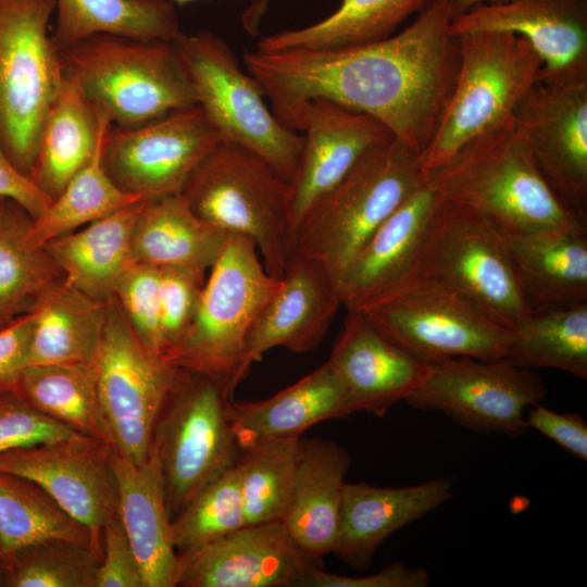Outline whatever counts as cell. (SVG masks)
Returning a JSON list of instances; mask_svg holds the SVG:
<instances>
[{
    "mask_svg": "<svg viewBox=\"0 0 587 587\" xmlns=\"http://www.w3.org/2000/svg\"><path fill=\"white\" fill-rule=\"evenodd\" d=\"M452 16L450 0H434L403 30L376 42L335 50H254L242 59L284 126L298 132L302 107L325 99L377 120L422 153L458 74Z\"/></svg>",
    "mask_w": 587,
    "mask_h": 587,
    "instance_id": "obj_1",
    "label": "cell"
},
{
    "mask_svg": "<svg viewBox=\"0 0 587 587\" xmlns=\"http://www.w3.org/2000/svg\"><path fill=\"white\" fill-rule=\"evenodd\" d=\"M427 177L441 202L475 210L503 232L586 228L547 183L512 118L466 142Z\"/></svg>",
    "mask_w": 587,
    "mask_h": 587,
    "instance_id": "obj_2",
    "label": "cell"
},
{
    "mask_svg": "<svg viewBox=\"0 0 587 587\" xmlns=\"http://www.w3.org/2000/svg\"><path fill=\"white\" fill-rule=\"evenodd\" d=\"M59 53L64 77L113 126H140L197 104L174 41L97 34Z\"/></svg>",
    "mask_w": 587,
    "mask_h": 587,
    "instance_id": "obj_3",
    "label": "cell"
},
{
    "mask_svg": "<svg viewBox=\"0 0 587 587\" xmlns=\"http://www.w3.org/2000/svg\"><path fill=\"white\" fill-rule=\"evenodd\" d=\"M421 154L396 137L364 154L305 212L292 251L321 262L337 279L374 232L426 182Z\"/></svg>",
    "mask_w": 587,
    "mask_h": 587,
    "instance_id": "obj_4",
    "label": "cell"
},
{
    "mask_svg": "<svg viewBox=\"0 0 587 587\" xmlns=\"http://www.w3.org/2000/svg\"><path fill=\"white\" fill-rule=\"evenodd\" d=\"M210 270L189 327L163 358L176 369L212 379L233 397L249 373V332L280 278L268 274L253 241L239 234L228 235Z\"/></svg>",
    "mask_w": 587,
    "mask_h": 587,
    "instance_id": "obj_5",
    "label": "cell"
},
{
    "mask_svg": "<svg viewBox=\"0 0 587 587\" xmlns=\"http://www.w3.org/2000/svg\"><path fill=\"white\" fill-rule=\"evenodd\" d=\"M180 193L201 218L252 240L268 274L283 276L292 251L291 187L264 159L220 139Z\"/></svg>",
    "mask_w": 587,
    "mask_h": 587,
    "instance_id": "obj_6",
    "label": "cell"
},
{
    "mask_svg": "<svg viewBox=\"0 0 587 587\" xmlns=\"http://www.w3.org/2000/svg\"><path fill=\"white\" fill-rule=\"evenodd\" d=\"M455 37L458 74L435 134L421 154L426 172L444 165L473 138L509 122L542 68L539 55L519 35L484 30Z\"/></svg>",
    "mask_w": 587,
    "mask_h": 587,
    "instance_id": "obj_7",
    "label": "cell"
},
{
    "mask_svg": "<svg viewBox=\"0 0 587 587\" xmlns=\"http://www.w3.org/2000/svg\"><path fill=\"white\" fill-rule=\"evenodd\" d=\"M54 10L55 0H0V142L29 178L43 121L65 79L48 35Z\"/></svg>",
    "mask_w": 587,
    "mask_h": 587,
    "instance_id": "obj_8",
    "label": "cell"
},
{
    "mask_svg": "<svg viewBox=\"0 0 587 587\" xmlns=\"http://www.w3.org/2000/svg\"><path fill=\"white\" fill-rule=\"evenodd\" d=\"M416 274L463 295L513 333L522 329L532 315L502 229L470 208L440 201L419 255Z\"/></svg>",
    "mask_w": 587,
    "mask_h": 587,
    "instance_id": "obj_9",
    "label": "cell"
},
{
    "mask_svg": "<svg viewBox=\"0 0 587 587\" xmlns=\"http://www.w3.org/2000/svg\"><path fill=\"white\" fill-rule=\"evenodd\" d=\"M174 43L191 78L197 104L221 138L260 155L290 183L303 135L274 116L261 85L240 68L228 45L209 30L180 33Z\"/></svg>",
    "mask_w": 587,
    "mask_h": 587,
    "instance_id": "obj_10",
    "label": "cell"
},
{
    "mask_svg": "<svg viewBox=\"0 0 587 587\" xmlns=\"http://www.w3.org/2000/svg\"><path fill=\"white\" fill-rule=\"evenodd\" d=\"M359 311L425 364L458 357L503 360L514 336L463 295L417 274Z\"/></svg>",
    "mask_w": 587,
    "mask_h": 587,
    "instance_id": "obj_11",
    "label": "cell"
},
{
    "mask_svg": "<svg viewBox=\"0 0 587 587\" xmlns=\"http://www.w3.org/2000/svg\"><path fill=\"white\" fill-rule=\"evenodd\" d=\"M229 399L212 379L177 370L152 439L171 521L238 461L240 449L227 414Z\"/></svg>",
    "mask_w": 587,
    "mask_h": 587,
    "instance_id": "obj_12",
    "label": "cell"
},
{
    "mask_svg": "<svg viewBox=\"0 0 587 587\" xmlns=\"http://www.w3.org/2000/svg\"><path fill=\"white\" fill-rule=\"evenodd\" d=\"M96 370L112 448L141 464L150 453L154 427L178 369L141 342L114 297L107 303Z\"/></svg>",
    "mask_w": 587,
    "mask_h": 587,
    "instance_id": "obj_13",
    "label": "cell"
},
{
    "mask_svg": "<svg viewBox=\"0 0 587 587\" xmlns=\"http://www.w3.org/2000/svg\"><path fill=\"white\" fill-rule=\"evenodd\" d=\"M546 394L542 378L530 370L503 360L458 357L426 364L405 402L441 412L476 433L519 437L529 429L526 410Z\"/></svg>",
    "mask_w": 587,
    "mask_h": 587,
    "instance_id": "obj_14",
    "label": "cell"
},
{
    "mask_svg": "<svg viewBox=\"0 0 587 587\" xmlns=\"http://www.w3.org/2000/svg\"><path fill=\"white\" fill-rule=\"evenodd\" d=\"M222 139L200 105L150 123L111 127L103 165L116 186L143 200L179 193L188 177Z\"/></svg>",
    "mask_w": 587,
    "mask_h": 587,
    "instance_id": "obj_15",
    "label": "cell"
},
{
    "mask_svg": "<svg viewBox=\"0 0 587 587\" xmlns=\"http://www.w3.org/2000/svg\"><path fill=\"white\" fill-rule=\"evenodd\" d=\"M512 123L547 183L587 223V75L539 77Z\"/></svg>",
    "mask_w": 587,
    "mask_h": 587,
    "instance_id": "obj_16",
    "label": "cell"
},
{
    "mask_svg": "<svg viewBox=\"0 0 587 587\" xmlns=\"http://www.w3.org/2000/svg\"><path fill=\"white\" fill-rule=\"evenodd\" d=\"M112 447L91 436L11 449L0 454V472L33 480L90 532L102 557L104 524L118 513Z\"/></svg>",
    "mask_w": 587,
    "mask_h": 587,
    "instance_id": "obj_17",
    "label": "cell"
},
{
    "mask_svg": "<svg viewBox=\"0 0 587 587\" xmlns=\"http://www.w3.org/2000/svg\"><path fill=\"white\" fill-rule=\"evenodd\" d=\"M320 565L282 521L245 525L197 549L178 553L176 586L305 587Z\"/></svg>",
    "mask_w": 587,
    "mask_h": 587,
    "instance_id": "obj_18",
    "label": "cell"
},
{
    "mask_svg": "<svg viewBox=\"0 0 587 587\" xmlns=\"http://www.w3.org/2000/svg\"><path fill=\"white\" fill-rule=\"evenodd\" d=\"M450 34L507 32L521 36L542 61L539 77L587 75V0H504L452 16Z\"/></svg>",
    "mask_w": 587,
    "mask_h": 587,
    "instance_id": "obj_19",
    "label": "cell"
},
{
    "mask_svg": "<svg viewBox=\"0 0 587 587\" xmlns=\"http://www.w3.org/2000/svg\"><path fill=\"white\" fill-rule=\"evenodd\" d=\"M303 142L291 187L294 233L311 205L369 151L394 138L377 120L325 99L307 102L298 116Z\"/></svg>",
    "mask_w": 587,
    "mask_h": 587,
    "instance_id": "obj_20",
    "label": "cell"
},
{
    "mask_svg": "<svg viewBox=\"0 0 587 587\" xmlns=\"http://www.w3.org/2000/svg\"><path fill=\"white\" fill-rule=\"evenodd\" d=\"M342 307L336 279L319 261L291 252L280 286L257 316L247 339L248 371L273 348L307 353L325 338Z\"/></svg>",
    "mask_w": 587,
    "mask_h": 587,
    "instance_id": "obj_21",
    "label": "cell"
},
{
    "mask_svg": "<svg viewBox=\"0 0 587 587\" xmlns=\"http://www.w3.org/2000/svg\"><path fill=\"white\" fill-rule=\"evenodd\" d=\"M439 203L427 177L374 232L336 279L346 310H363L416 275L419 255Z\"/></svg>",
    "mask_w": 587,
    "mask_h": 587,
    "instance_id": "obj_22",
    "label": "cell"
},
{
    "mask_svg": "<svg viewBox=\"0 0 587 587\" xmlns=\"http://www.w3.org/2000/svg\"><path fill=\"white\" fill-rule=\"evenodd\" d=\"M326 363L345 387L354 413L365 411L378 417L411 396L426 367L359 310H347Z\"/></svg>",
    "mask_w": 587,
    "mask_h": 587,
    "instance_id": "obj_23",
    "label": "cell"
},
{
    "mask_svg": "<svg viewBox=\"0 0 587 587\" xmlns=\"http://www.w3.org/2000/svg\"><path fill=\"white\" fill-rule=\"evenodd\" d=\"M452 480L444 477L403 487L346 483L332 553L364 571L392 534L445 504L452 498Z\"/></svg>",
    "mask_w": 587,
    "mask_h": 587,
    "instance_id": "obj_24",
    "label": "cell"
},
{
    "mask_svg": "<svg viewBox=\"0 0 587 587\" xmlns=\"http://www.w3.org/2000/svg\"><path fill=\"white\" fill-rule=\"evenodd\" d=\"M118 516L137 559L143 587H175L178 553L171 534V516L161 462L151 445L148 459L135 464L112 448Z\"/></svg>",
    "mask_w": 587,
    "mask_h": 587,
    "instance_id": "obj_25",
    "label": "cell"
},
{
    "mask_svg": "<svg viewBox=\"0 0 587 587\" xmlns=\"http://www.w3.org/2000/svg\"><path fill=\"white\" fill-rule=\"evenodd\" d=\"M349 466V453L338 444L299 438L294 486L282 522L315 559L334 550Z\"/></svg>",
    "mask_w": 587,
    "mask_h": 587,
    "instance_id": "obj_26",
    "label": "cell"
},
{
    "mask_svg": "<svg viewBox=\"0 0 587 587\" xmlns=\"http://www.w3.org/2000/svg\"><path fill=\"white\" fill-rule=\"evenodd\" d=\"M353 413L345 387L326 362L270 398L227 403L239 449L261 438L301 437L320 422Z\"/></svg>",
    "mask_w": 587,
    "mask_h": 587,
    "instance_id": "obj_27",
    "label": "cell"
},
{
    "mask_svg": "<svg viewBox=\"0 0 587 587\" xmlns=\"http://www.w3.org/2000/svg\"><path fill=\"white\" fill-rule=\"evenodd\" d=\"M586 233V228L503 232L520 286L532 311L587 301Z\"/></svg>",
    "mask_w": 587,
    "mask_h": 587,
    "instance_id": "obj_28",
    "label": "cell"
},
{
    "mask_svg": "<svg viewBox=\"0 0 587 587\" xmlns=\"http://www.w3.org/2000/svg\"><path fill=\"white\" fill-rule=\"evenodd\" d=\"M145 201L128 204L43 246L70 285L101 301L114 296L120 279L136 263L132 239Z\"/></svg>",
    "mask_w": 587,
    "mask_h": 587,
    "instance_id": "obj_29",
    "label": "cell"
},
{
    "mask_svg": "<svg viewBox=\"0 0 587 587\" xmlns=\"http://www.w3.org/2000/svg\"><path fill=\"white\" fill-rule=\"evenodd\" d=\"M228 235L198 216L180 192L174 193L145 201L133 232V254L138 263L204 274L222 254Z\"/></svg>",
    "mask_w": 587,
    "mask_h": 587,
    "instance_id": "obj_30",
    "label": "cell"
},
{
    "mask_svg": "<svg viewBox=\"0 0 587 587\" xmlns=\"http://www.w3.org/2000/svg\"><path fill=\"white\" fill-rule=\"evenodd\" d=\"M111 126L109 115L65 78L43 121L30 179L54 200Z\"/></svg>",
    "mask_w": 587,
    "mask_h": 587,
    "instance_id": "obj_31",
    "label": "cell"
},
{
    "mask_svg": "<svg viewBox=\"0 0 587 587\" xmlns=\"http://www.w3.org/2000/svg\"><path fill=\"white\" fill-rule=\"evenodd\" d=\"M107 303L85 295L64 277L49 286L30 311L29 365L96 364Z\"/></svg>",
    "mask_w": 587,
    "mask_h": 587,
    "instance_id": "obj_32",
    "label": "cell"
},
{
    "mask_svg": "<svg viewBox=\"0 0 587 587\" xmlns=\"http://www.w3.org/2000/svg\"><path fill=\"white\" fill-rule=\"evenodd\" d=\"M434 0H341L327 17L261 38L257 50H335L386 39Z\"/></svg>",
    "mask_w": 587,
    "mask_h": 587,
    "instance_id": "obj_33",
    "label": "cell"
},
{
    "mask_svg": "<svg viewBox=\"0 0 587 587\" xmlns=\"http://www.w3.org/2000/svg\"><path fill=\"white\" fill-rule=\"evenodd\" d=\"M58 50L97 34L174 41L182 33L172 0H55Z\"/></svg>",
    "mask_w": 587,
    "mask_h": 587,
    "instance_id": "obj_34",
    "label": "cell"
},
{
    "mask_svg": "<svg viewBox=\"0 0 587 587\" xmlns=\"http://www.w3.org/2000/svg\"><path fill=\"white\" fill-rule=\"evenodd\" d=\"M15 391L45 415L112 447L98 397L96 364L28 365Z\"/></svg>",
    "mask_w": 587,
    "mask_h": 587,
    "instance_id": "obj_35",
    "label": "cell"
},
{
    "mask_svg": "<svg viewBox=\"0 0 587 587\" xmlns=\"http://www.w3.org/2000/svg\"><path fill=\"white\" fill-rule=\"evenodd\" d=\"M33 218L17 203L0 207V328L30 312L63 274L43 247L27 240Z\"/></svg>",
    "mask_w": 587,
    "mask_h": 587,
    "instance_id": "obj_36",
    "label": "cell"
},
{
    "mask_svg": "<svg viewBox=\"0 0 587 587\" xmlns=\"http://www.w3.org/2000/svg\"><path fill=\"white\" fill-rule=\"evenodd\" d=\"M48 539H65L95 548L86 526L67 514L39 485L0 472V562Z\"/></svg>",
    "mask_w": 587,
    "mask_h": 587,
    "instance_id": "obj_37",
    "label": "cell"
},
{
    "mask_svg": "<svg viewBox=\"0 0 587 587\" xmlns=\"http://www.w3.org/2000/svg\"><path fill=\"white\" fill-rule=\"evenodd\" d=\"M503 361L522 367H549L587 378V301L537 309L514 333Z\"/></svg>",
    "mask_w": 587,
    "mask_h": 587,
    "instance_id": "obj_38",
    "label": "cell"
},
{
    "mask_svg": "<svg viewBox=\"0 0 587 587\" xmlns=\"http://www.w3.org/2000/svg\"><path fill=\"white\" fill-rule=\"evenodd\" d=\"M111 127L103 134L90 160L45 212L32 221L27 232L32 246L43 247L54 238L143 200L120 189L104 168L103 148Z\"/></svg>",
    "mask_w": 587,
    "mask_h": 587,
    "instance_id": "obj_39",
    "label": "cell"
},
{
    "mask_svg": "<svg viewBox=\"0 0 587 587\" xmlns=\"http://www.w3.org/2000/svg\"><path fill=\"white\" fill-rule=\"evenodd\" d=\"M299 438H261L240 449L237 463L245 525L283 521L294 486Z\"/></svg>",
    "mask_w": 587,
    "mask_h": 587,
    "instance_id": "obj_40",
    "label": "cell"
},
{
    "mask_svg": "<svg viewBox=\"0 0 587 587\" xmlns=\"http://www.w3.org/2000/svg\"><path fill=\"white\" fill-rule=\"evenodd\" d=\"M246 515L238 463L208 484L171 521L174 547L190 551L245 526Z\"/></svg>",
    "mask_w": 587,
    "mask_h": 587,
    "instance_id": "obj_41",
    "label": "cell"
},
{
    "mask_svg": "<svg viewBox=\"0 0 587 587\" xmlns=\"http://www.w3.org/2000/svg\"><path fill=\"white\" fill-rule=\"evenodd\" d=\"M101 558L88 546L48 539L1 561L13 587H96Z\"/></svg>",
    "mask_w": 587,
    "mask_h": 587,
    "instance_id": "obj_42",
    "label": "cell"
},
{
    "mask_svg": "<svg viewBox=\"0 0 587 587\" xmlns=\"http://www.w3.org/2000/svg\"><path fill=\"white\" fill-rule=\"evenodd\" d=\"M160 276V267L136 262L120 279L113 297L141 342L163 357Z\"/></svg>",
    "mask_w": 587,
    "mask_h": 587,
    "instance_id": "obj_43",
    "label": "cell"
},
{
    "mask_svg": "<svg viewBox=\"0 0 587 587\" xmlns=\"http://www.w3.org/2000/svg\"><path fill=\"white\" fill-rule=\"evenodd\" d=\"M160 330L163 357L179 341L189 327L204 285L203 273L160 267Z\"/></svg>",
    "mask_w": 587,
    "mask_h": 587,
    "instance_id": "obj_44",
    "label": "cell"
},
{
    "mask_svg": "<svg viewBox=\"0 0 587 587\" xmlns=\"http://www.w3.org/2000/svg\"><path fill=\"white\" fill-rule=\"evenodd\" d=\"M75 434L78 433L33 408L16 391L0 394V454Z\"/></svg>",
    "mask_w": 587,
    "mask_h": 587,
    "instance_id": "obj_45",
    "label": "cell"
},
{
    "mask_svg": "<svg viewBox=\"0 0 587 587\" xmlns=\"http://www.w3.org/2000/svg\"><path fill=\"white\" fill-rule=\"evenodd\" d=\"M96 587H143L137 559L118 513L103 526Z\"/></svg>",
    "mask_w": 587,
    "mask_h": 587,
    "instance_id": "obj_46",
    "label": "cell"
},
{
    "mask_svg": "<svg viewBox=\"0 0 587 587\" xmlns=\"http://www.w3.org/2000/svg\"><path fill=\"white\" fill-rule=\"evenodd\" d=\"M429 579L425 567L409 566L400 562L364 576H344L325 572L317 566L310 574L305 587H426Z\"/></svg>",
    "mask_w": 587,
    "mask_h": 587,
    "instance_id": "obj_47",
    "label": "cell"
},
{
    "mask_svg": "<svg viewBox=\"0 0 587 587\" xmlns=\"http://www.w3.org/2000/svg\"><path fill=\"white\" fill-rule=\"evenodd\" d=\"M526 423L583 462L587 461V424L576 413H559L539 403L526 410Z\"/></svg>",
    "mask_w": 587,
    "mask_h": 587,
    "instance_id": "obj_48",
    "label": "cell"
},
{
    "mask_svg": "<svg viewBox=\"0 0 587 587\" xmlns=\"http://www.w3.org/2000/svg\"><path fill=\"white\" fill-rule=\"evenodd\" d=\"M33 321L28 312L0 328V394L15 391L29 365Z\"/></svg>",
    "mask_w": 587,
    "mask_h": 587,
    "instance_id": "obj_49",
    "label": "cell"
},
{
    "mask_svg": "<svg viewBox=\"0 0 587 587\" xmlns=\"http://www.w3.org/2000/svg\"><path fill=\"white\" fill-rule=\"evenodd\" d=\"M0 198L12 200L21 205L33 220L41 215L52 202L48 195L13 164L1 142Z\"/></svg>",
    "mask_w": 587,
    "mask_h": 587,
    "instance_id": "obj_50",
    "label": "cell"
},
{
    "mask_svg": "<svg viewBox=\"0 0 587 587\" xmlns=\"http://www.w3.org/2000/svg\"><path fill=\"white\" fill-rule=\"evenodd\" d=\"M450 1H451V8H452V15L454 16L482 3L500 2L504 0H450Z\"/></svg>",
    "mask_w": 587,
    "mask_h": 587,
    "instance_id": "obj_51",
    "label": "cell"
},
{
    "mask_svg": "<svg viewBox=\"0 0 587 587\" xmlns=\"http://www.w3.org/2000/svg\"><path fill=\"white\" fill-rule=\"evenodd\" d=\"M173 2L178 3L179 5H184L188 2L195 1V0H172Z\"/></svg>",
    "mask_w": 587,
    "mask_h": 587,
    "instance_id": "obj_52",
    "label": "cell"
},
{
    "mask_svg": "<svg viewBox=\"0 0 587 587\" xmlns=\"http://www.w3.org/2000/svg\"><path fill=\"white\" fill-rule=\"evenodd\" d=\"M5 199L3 198H0V207L2 205V203L4 202Z\"/></svg>",
    "mask_w": 587,
    "mask_h": 587,
    "instance_id": "obj_53",
    "label": "cell"
}]
</instances>
